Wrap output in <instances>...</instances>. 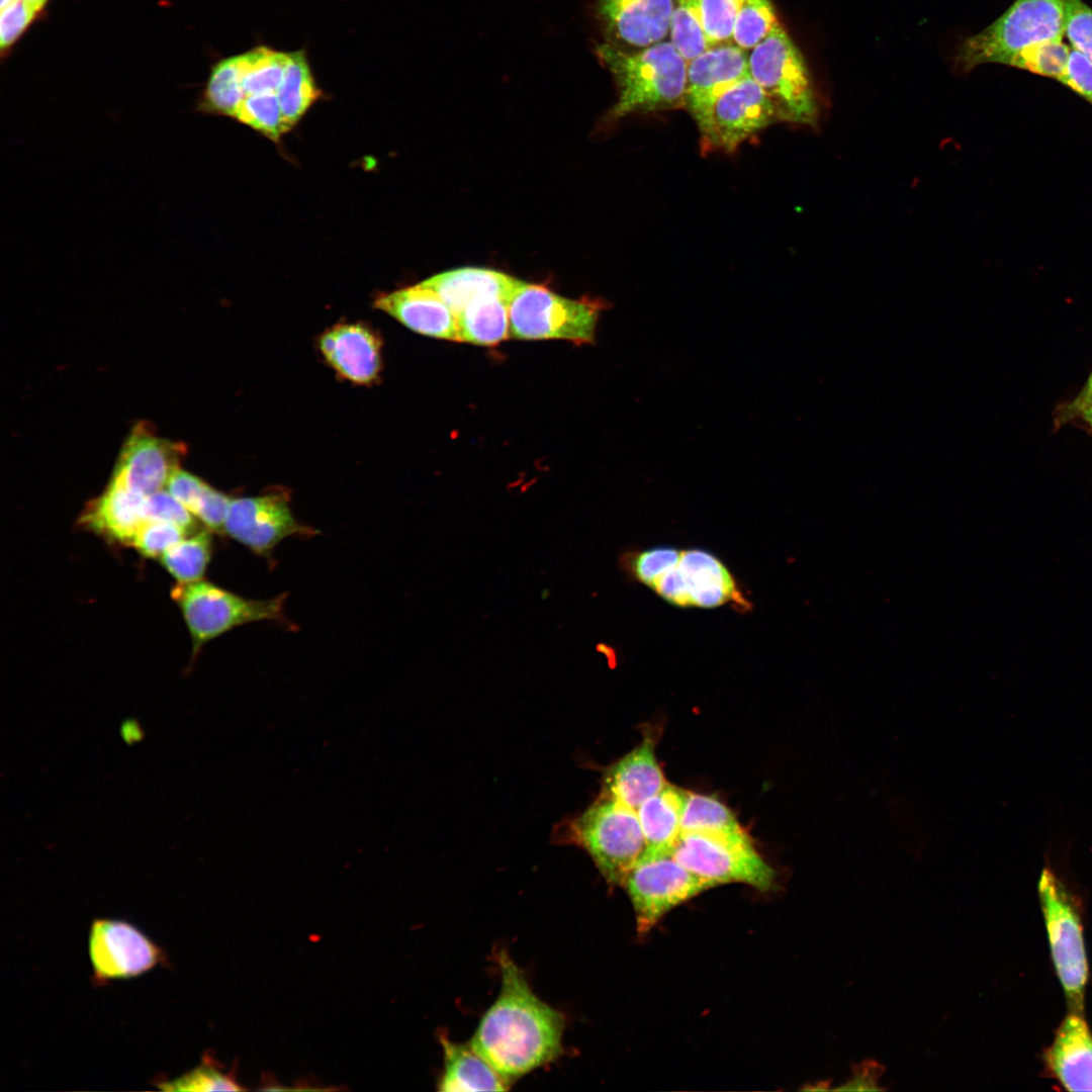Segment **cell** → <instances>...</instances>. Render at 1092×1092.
I'll return each instance as SVG.
<instances>
[{"mask_svg": "<svg viewBox=\"0 0 1092 1092\" xmlns=\"http://www.w3.org/2000/svg\"><path fill=\"white\" fill-rule=\"evenodd\" d=\"M525 282L485 268L463 267L434 275L420 284L434 291L456 316L472 299L493 294L510 302Z\"/></svg>", "mask_w": 1092, "mask_h": 1092, "instance_id": "603a6c76", "label": "cell"}, {"mask_svg": "<svg viewBox=\"0 0 1092 1092\" xmlns=\"http://www.w3.org/2000/svg\"><path fill=\"white\" fill-rule=\"evenodd\" d=\"M674 857L713 887L741 883L759 891L775 887L777 872L743 830L736 833L681 832L672 846Z\"/></svg>", "mask_w": 1092, "mask_h": 1092, "instance_id": "9c48e42d", "label": "cell"}, {"mask_svg": "<svg viewBox=\"0 0 1092 1092\" xmlns=\"http://www.w3.org/2000/svg\"><path fill=\"white\" fill-rule=\"evenodd\" d=\"M1080 393L1092 394V370L1087 378V381Z\"/></svg>", "mask_w": 1092, "mask_h": 1092, "instance_id": "681fc988", "label": "cell"}, {"mask_svg": "<svg viewBox=\"0 0 1092 1092\" xmlns=\"http://www.w3.org/2000/svg\"><path fill=\"white\" fill-rule=\"evenodd\" d=\"M223 533L256 555L270 559L282 540L292 536L308 538L320 532L294 517L288 492L273 490L232 497Z\"/></svg>", "mask_w": 1092, "mask_h": 1092, "instance_id": "4fadbf2b", "label": "cell"}, {"mask_svg": "<svg viewBox=\"0 0 1092 1092\" xmlns=\"http://www.w3.org/2000/svg\"><path fill=\"white\" fill-rule=\"evenodd\" d=\"M1066 0H1015L993 23L965 39L954 65L967 73L988 63L1005 65L1019 51L1042 41L1063 39Z\"/></svg>", "mask_w": 1092, "mask_h": 1092, "instance_id": "5b68a950", "label": "cell"}, {"mask_svg": "<svg viewBox=\"0 0 1092 1092\" xmlns=\"http://www.w3.org/2000/svg\"><path fill=\"white\" fill-rule=\"evenodd\" d=\"M749 75L748 52L733 41L709 47L687 63L685 108L699 125L714 102Z\"/></svg>", "mask_w": 1092, "mask_h": 1092, "instance_id": "e0dca14e", "label": "cell"}, {"mask_svg": "<svg viewBox=\"0 0 1092 1092\" xmlns=\"http://www.w3.org/2000/svg\"><path fill=\"white\" fill-rule=\"evenodd\" d=\"M743 0H702V15L709 47L732 41L733 27Z\"/></svg>", "mask_w": 1092, "mask_h": 1092, "instance_id": "f35d334b", "label": "cell"}, {"mask_svg": "<svg viewBox=\"0 0 1092 1092\" xmlns=\"http://www.w3.org/2000/svg\"><path fill=\"white\" fill-rule=\"evenodd\" d=\"M1037 894L1052 961L1069 1010L1084 1013L1088 962L1080 904L1067 881L1052 863H1045L1040 872Z\"/></svg>", "mask_w": 1092, "mask_h": 1092, "instance_id": "3957f363", "label": "cell"}, {"mask_svg": "<svg viewBox=\"0 0 1092 1092\" xmlns=\"http://www.w3.org/2000/svg\"><path fill=\"white\" fill-rule=\"evenodd\" d=\"M779 23L770 0H743L734 23L732 41L749 52Z\"/></svg>", "mask_w": 1092, "mask_h": 1092, "instance_id": "836d02e7", "label": "cell"}, {"mask_svg": "<svg viewBox=\"0 0 1092 1092\" xmlns=\"http://www.w3.org/2000/svg\"><path fill=\"white\" fill-rule=\"evenodd\" d=\"M1070 53L1063 39L1048 40L1019 51L1005 65L1058 81L1066 70Z\"/></svg>", "mask_w": 1092, "mask_h": 1092, "instance_id": "e575fe53", "label": "cell"}, {"mask_svg": "<svg viewBox=\"0 0 1092 1092\" xmlns=\"http://www.w3.org/2000/svg\"><path fill=\"white\" fill-rule=\"evenodd\" d=\"M743 830L734 813L719 799L688 792L681 816L680 833H736Z\"/></svg>", "mask_w": 1092, "mask_h": 1092, "instance_id": "4dcf8cb0", "label": "cell"}, {"mask_svg": "<svg viewBox=\"0 0 1092 1092\" xmlns=\"http://www.w3.org/2000/svg\"><path fill=\"white\" fill-rule=\"evenodd\" d=\"M510 301L486 294L472 299L455 317L458 339L480 346H493L510 338Z\"/></svg>", "mask_w": 1092, "mask_h": 1092, "instance_id": "484cf974", "label": "cell"}, {"mask_svg": "<svg viewBox=\"0 0 1092 1092\" xmlns=\"http://www.w3.org/2000/svg\"><path fill=\"white\" fill-rule=\"evenodd\" d=\"M212 553V532L203 528L172 546L159 559L178 582H192L203 577Z\"/></svg>", "mask_w": 1092, "mask_h": 1092, "instance_id": "f1b7e54d", "label": "cell"}, {"mask_svg": "<svg viewBox=\"0 0 1092 1092\" xmlns=\"http://www.w3.org/2000/svg\"><path fill=\"white\" fill-rule=\"evenodd\" d=\"M883 1067L875 1061H866L853 1068L850 1078L835 1091H880Z\"/></svg>", "mask_w": 1092, "mask_h": 1092, "instance_id": "bcb514c9", "label": "cell"}, {"mask_svg": "<svg viewBox=\"0 0 1092 1092\" xmlns=\"http://www.w3.org/2000/svg\"><path fill=\"white\" fill-rule=\"evenodd\" d=\"M190 535L182 528L163 521L146 520L139 529L132 547L146 558H160L168 549Z\"/></svg>", "mask_w": 1092, "mask_h": 1092, "instance_id": "74e56055", "label": "cell"}, {"mask_svg": "<svg viewBox=\"0 0 1092 1092\" xmlns=\"http://www.w3.org/2000/svg\"><path fill=\"white\" fill-rule=\"evenodd\" d=\"M680 555L681 550L662 546L626 553L620 562L627 573L651 588L661 575L677 564Z\"/></svg>", "mask_w": 1092, "mask_h": 1092, "instance_id": "8d00e7d4", "label": "cell"}, {"mask_svg": "<svg viewBox=\"0 0 1092 1092\" xmlns=\"http://www.w3.org/2000/svg\"><path fill=\"white\" fill-rule=\"evenodd\" d=\"M1042 1060L1045 1074L1065 1090L1092 1091V1031L1084 1013L1066 1015Z\"/></svg>", "mask_w": 1092, "mask_h": 1092, "instance_id": "d6986e66", "label": "cell"}, {"mask_svg": "<svg viewBox=\"0 0 1092 1092\" xmlns=\"http://www.w3.org/2000/svg\"><path fill=\"white\" fill-rule=\"evenodd\" d=\"M145 499L110 479L104 491L87 504L78 526L111 545L131 546L146 521Z\"/></svg>", "mask_w": 1092, "mask_h": 1092, "instance_id": "ffe728a7", "label": "cell"}, {"mask_svg": "<svg viewBox=\"0 0 1092 1092\" xmlns=\"http://www.w3.org/2000/svg\"><path fill=\"white\" fill-rule=\"evenodd\" d=\"M14 1L16 0H1L0 8L3 9L12 4Z\"/></svg>", "mask_w": 1092, "mask_h": 1092, "instance_id": "816d5d0a", "label": "cell"}, {"mask_svg": "<svg viewBox=\"0 0 1092 1092\" xmlns=\"http://www.w3.org/2000/svg\"><path fill=\"white\" fill-rule=\"evenodd\" d=\"M120 734L122 739L128 744H132L136 741L139 742L144 737V731L135 719H127L124 721L120 726Z\"/></svg>", "mask_w": 1092, "mask_h": 1092, "instance_id": "c3c4849f", "label": "cell"}, {"mask_svg": "<svg viewBox=\"0 0 1092 1092\" xmlns=\"http://www.w3.org/2000/svg\"><path fill=\"white\" fill-rule=\"evenodd\" d=\"M623 887L630 898L640 934L650 931L667 913L714 888L685 868L672 848L647 847L630 870Z\"/></svg>", "mask_w": 1092, "mask_h": 1092, "instance_id": "30bf717a", "label": "cell"}, {"mask_svg": "<svg viewBox=\"0 0 1092 1092\" xmlns=\"http://www.w3.org/2000/svg\"><path fill=\"white\" fill-rule=\"evenodd\" d=\"M661 590L671 605L681 608H716L729 603L745 607L728 568L702 549L681 550L677 564L662 577Z\"/></svg>", "mask_w": 1092, "mask_h": 1092, "instance_id": "5bb4252c", "label": "cell"}, {"mask_svg": "<svg viewBox=\"0 0 1092 1092\" xmlns=\"http://www.w3.org/2000/svg\"><path fill=\"white\" fill-rule=\"evenodd\" d=\"M306 52H288L278 99L286 131L297 124L308 109L322 97Z\"/></svg>", "mask_w": 1092, "mask_h": 1092, "instance_id": "4316f807", "label": "cell"}, {"mask_svg": "<svg viewBox=\"0 0 1092 1092\" xmlns=\"http://www.w3.org/2000/svg\"><path fill=\"white\" fill-rule=\"evenodd\" d=\"M1066 418H1079L1092 429V394L1079 393L1075 399L1066 406Z\"/></svg>", "mask_w": 1092, "mask_h": 1092, "instance_id": "7dc6e473", "label": "cell"}, {"mask_svg": "<svg viewBox=\"0 0 1092 1092\" xmlns=\"http://www.w3.org/2000/svg\"><path fill=\"white\" fill-rule=\"evenodd\" d=\"M374 305L416 333L459 341L456 317L451 309L434 291L420 283L383 293Z\"/></svg>", "mask_w": 1092, "mask_h": 1092, "instance_id": "7402d4cb", "label": "cell"}, {"mask_svg": "<svg viewBox=\"0 0 1092 1092\" xmlns=\"http://www.w3.org/2000/svg\"><path fill=\"white\" fill-rule=\"evenodd\" d=\"M1065 34L1073 50L1092 63V7L1083 0H1066Z\"/></svg>", "mask_w": 1092, "mask_h": 1092, "instance_id": "60d3db41", "label": "cell"}, {"mask_svg": "<svg viewBox=\"0 0 1092 1092\" xmlns=\"http://www.w3.org/2000/svg\"><path fill=\"white\" fill-rule=\"evenodd\" d=\"M192 641V659L207 642L249 623L289 624L284 604L287 593L271 599H249L207 580L178 582L171 590Z\"/></svg>", "mask_w": 1092, "mask_h": 1092, "instance_id": "52a82bcc", "label": "cell"}, {"mask_svg": "<svg viewBox=\"0 0 1092 1092\" xmlns=\"http://www.w3.org/2000/svg\"><path fill=\"white\" fill-rule=\"evenodd\" d=\"M497 963L499 993L470 1043L512 1084L561 1055L565 1016L533 992L507 951L497 953Z\"/></svg>", "mask_w": 1092, "mask_h": 1092, "instance_id": "6da1fadb", "label": "cell"}, {"mask_svg": "<svg viewBox=\"0 0 1092 1092\" xmlns=\"http://www.w3.org/2000/svg\"><path fill=\"white\" fill-rule=\"evenodd\" d=\"M688 792L667 784L636 810L647 847L672 848L680 834Z\"/></svg>", "mask_w": 1092, "mask_h": 1092, "instance_id": "d4e9b609", "label": "cell"}, {"mask_svg": "<svg viewBox=\"0 0 1092 1092\" xmlns=\"http://www.w3.org/2000/svg\"><path fill=\"white\" fill-rule=\"evenodd\" d=\"M154 1085L163 1091L243 1090L236 1079L235 1070L224 1072L209 1052L203 1054L200 1064L192 1070L173 1079L159 1078Z\"/></svg>", "mask_w": 1092, "mask_h": 1092, "instance_id": "d6a6232c", "label": "cell"}, {"mask_svg": "<svg viewBox=\"0 0 1092 1092\" xmlns=\"http://www.w3.org/2000/svg\"><path fill=\"white\" fill-rule=\"evenodd\" d=\"M444 1067L438 1081L442 1092L507 1091L510 1083L469 1043L439 1035Z\"/></svg>", "mask_w": 1092, "mask_h": 1092, "instance_id": "cb8c5ba5", "label": "cell"}, {"mask_svg": "<svg viewBox=\"0 0 1092 1092\" xmlns=\"http://www.w3.org/2000/svg\"><path fill=\"white\" fill-rule=\"evenodd\" d=\"M701 2L702 0H673L669 40L687 62L709 48Z\"/></svg>", "mask_w": 1092, "mask_h": 1092, "instance_id": "1f68e13d", "label": "cell"}, {"mask_svg": "<svg viewBox=\"0 0 1092 1092\" xmlns=\"http://www.w3.org/2000/svg\"><path fill=\"white\" fill-rule=\"evenodd\" d=\"M231 498L209 485L195 517L212 533L222 534Z\"/></svg>", "mask_w": 1092, "mask_h": 1092, "instance_id": "f6af8a7d", "label": "cell"}, {"mask_svg": "<svg viewBox=\"0 0 1092 1092\" xmlns=\"http://www.w3.org/2000/svg\"><path fill=\"white\" fill-rule=\"evenodd\" d=\"M36 11L42 8L47 0H25Z\"/></svg>", "mask_w": 1092, "mask_h": 1092, "instance_id": "f907efd6", "label": "cell"}, {"mask_svg": "<svg viewBox=\"0 0 1092 1092\" xmlns=\"http://www.w3.org/2000/svg\"><path fill=\"white\" fill-rule=\"evenodd\" d=\"M672 9L673 0H598L596 7L605 42L625 50L666 40Z\"/></svg>", "mask_w": 1092, "mask_h": 1092, "instance_id": "2e32d148", "label": "cell"}, {"mask_svg": "<svg viewBox=\"0 0 1092 1092\" xmlns=\"http://www.w3.org/2000/svg\"><path fill=\"white\" fill-rule=\"evenodd\" d=\"M241 54L224 58L212 66L197 110L235 118L245 98Z\"/></svg>", "mask_w": 1092, "mask_h": 1092, "instance_id": "83f0119b", "label": "cell"}, {"mask_svg": "<svg viewBox=\"0 0 1092 1092\" xmlns=\"http://www.w3.org/2000/svg\"><path fill=\"white\" fill-rule=\"evenodd\" d=\"M287 56L288 52L268 46H258L241 54L245 95L278 93Z\"/></svg>", "mask_w": 1092, "mask_h": 1092, "instance_id": "f546056e", "label": "cell"}, {"mask_svg": "<svg viewBox=\"0 0 1092 1092\" xmlns=\"http://www.w3.org/2000/svg\"><path fill=\"white\" fill-rule=\"evenodd\" d=\"M1061 84L1092 104V63L1081 53L1071 50Z\"/></svg>", "mask_w": 1092, "mask_h": 1092, "instance_id": "ee69618b", "label": "cell"}, {"mask_svg": "<svg viewBox=\"0 0 1092 1092\" xmlns=\"http://www.w3.org/2000/svg\"><path fill=\"white\" fill-rule=\"evenodd\" d=\"M666 785L655 755L654 735L647 732L638 746L607 769L601 796L637 810Z\"/></svg>", "mask_w": 1092, "mask_h": 1092, "instance_id": "44dd1931", "label": "cell"}, {"mask_svg": "<svg viewBox=\"0 0 1092 1092\" xmlns=\"http://www.w3.org/2000/svg\"><path fill=\"white\" fill-rule=\"evenodd\" d=\"M566 833L612 886L623 887L647 846L636 810L605 796L568 822Z\"/></svg>", "mask_w": 1092, "mask_h": 1092, "instance_id": "8992f818", "label": "cell"}, {"mask_svg": "<svg viewBox=\"0 0 1092 1092\" xmlns=\"http://www.w3.org/2000/svg\"><path fill=\"white\" fill-rule=\"evenodd\" d=\"M146 520L163 521L174 524L189 534L198 531V521L179 500L168 491L160 490L146 496Z\"/></svg>", "mask_w": 1092, "mask_h": 1092, "instance_id": "ab89813d", "label": "cell"}, {"mask_svg": "<svg viewBox=\"0 0 1092 1092\" xmlns=\"http://www.w3.org/2000/svg\"><path fill=\"white\" fill-rule=\"evenodd\" d=\"M36 12L25 0H16L1 9L0 46L2 50L11 46L18 38Z\"/></svg>", "mask_w": 1092, "mask_h": 1092, "instance_id": "7bdbcfd3", "label": "cell"}, {"mask_svg": "<svg viewBox=\"0 0 1092 1092\" xmlns=\"http://www.w3.org/2000/svg\"><path fill=\"white\" fill-rule=\"evenodd\" d=\"M209 484L194 474L178 468L168 480L167 491L194 516Z\"/></svg>", "mask_w": 1092, "mask_h": 1092, "instance_id": "b9f144b4", "label": "cell"}, {"mask_svg": "<svg viewBox=\"0 0 1092 1092\" xmlns=\"http://www.w3.org/2000/svg\"><path fill=\"white\" fill-rule=\"evenodd\" d=\"M318 348L327 363L343 378L360 385H371L382 367L381 339L369 326L360 323L337 324L318 339Z\"/></svg>", "mask_w": 1092, "mask_h": 1092, "instance_id": "ac0fdd59", "label": "cell"}, {"mask_svg": "<svg viewBox=\"0 0 1092 1092\" xmlns=\"http://www.w3.org/2000/svg\"><path fill=\"white\" fill-rule=\"evenodd\" d=\"M88 952L95 985L134 978L167 963L160 945L133 924L114 918L92 920Z\"/></svg>", "mask_w": 1092, "mask_h": 1092, "instance_id": "7c38bea8", "label": "cell"}, {"mask_svg": "<svg viewBox=\"0 0 1092 1092\" xmlns=\"http://www.w3.org/2000/svg\"><path fill=\"white\" fill-rule=\"evenodd\" d=\"M748 72L771 101L779 121L817 126L820 110L810 72L781 23L748 52Z\"/></svg>", "mask_w": 1092, "mask_h": 1092, "instance_id": "277c9868", "label": "cell"}, {"mask_svg": "<svg viewBox=\"0 0 1092 1092\" xmlns=\"http://www.w3.org/2000/svg\"><path fill=\"white\" fill-rule=\"evenodd\" d=\"M184 453L182 445L155 435L147 424H138L123 444L111 480L148 496L167 485Z\"/></svg>", "mask_w": 1092, "mask_h": 1092, "instance_id": "9a60e30c", "label": "cell"}, {"mask_svg": "<svg viewBox=\"0 0 1092 1092\" xmlns=\"http://www.w3.org/2000/svg\"><path fill=\"white\" fill-rule=\"evenodd\" d=\"M779 121L761 87L748 75L726 90L697 125L702 152L732 153L746 140Z\"/></svg>", "mask_w": 1092, "mask_h": 1092, "instance_id": "8fae6325", "label": "cell"}, {"mask_svg": "<svg viewBox=\"0 0 1092 1092\" xmlns=\"http://www.w3.org/2000/svg\"><path fill=\"white\" fill-rule=\"evenodd\" d=\"M235 119L277 142L286 131L279 104L278 93L247 95L240 105Z\"/></svg>", "mask_w": 1092, "mask_h": 1092, "instance_id": "d590c367", "label": "cell"}, {"mask_svg": "<svg viewBox=\"0 0 1092 1092\" xmlns=\"http://www.w3.org/2000/svg\"><path fill=\"white\" fill-rule=\"evenodd\" d=\"M601 63L612 74L618 98L607 120L631 113L685 107L687 61L669 39L625 50L607 42L596 48Z\"/></svg>", "mask_w": 1092, "mask_h": 1092, "instance_id": "7a4b0ae2", "label": "cell"}, {"mask_svg": "<svg viewBox=\"0 0 1092 1092\" xmlns=\"http://www.w3.org/2000/svg\"><path fill=\"white\" fill-rule=\"evenodd\" d=\"M606 307L601 299H569L543 285L525 282L509 305L510 338L593 344Z\"/></svg>", "mask_w": 1092, "mask_h": 1092, "instance_id": "ba28073f", "label": "cell"}]
</instances>
